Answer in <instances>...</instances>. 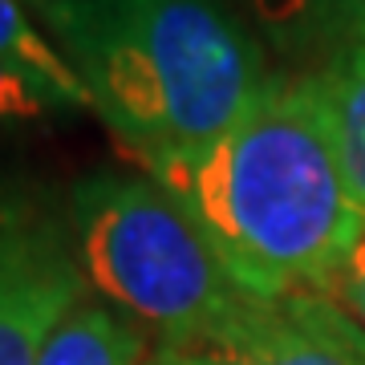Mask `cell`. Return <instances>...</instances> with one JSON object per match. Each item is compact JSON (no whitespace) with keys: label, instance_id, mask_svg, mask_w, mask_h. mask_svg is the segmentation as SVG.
Masks as SVG:
<instances>
[{"label":"cell","instance_id":"1","mask_svg":"<svg viewBox=\"0 0 365 365\" xmlns=\"http://www.w3.org/2000/svg\"><path fill=\"white\" fill-rule=\"evenodd\" d=\"M256 300L325 297L365 235L317 73H272L252 110L195 150L134 155Z\"/></svg>","mask_w":365,"mask_h":365},{"label":"cell","instance_id":"2","mask_svg":"<svg viewBox=\"0 0 365 365\" xmlns=\"http://www.w3.org/2000/svg\"><path fill=\"white\" fill-rule=\"evenodd\" d=\"M130 155L195 150L252 110L264 53L215 0H25Z\"/></svg>","mask_w":365,"mask_h":365},{"label":"cell","instance_id":"3","mask_svg":"<svg viewBox=\"0 0 365 365\" xmlns=\"http://www.w3.org/2000/svg\"><path fill=\"white\" fill-rule=\"evenodd\" d=\"M69 223L90 292L155 333L158 349L215 341L256 304L150 175L81 179L69 191Z\"/></svg>","mask_w":365,"mask_h":365},{"label":"cell","instance_id":"4","mask_svg":"<svg viewBox=\"0 0 365 365\" xmlns=\"http://www.w3.org/2000/svg\"><path fill=\"white\" fill-rule=\"evenodd\" d=\"M86 297L73 223L0 187V365H37L53 329Z\"/></svg>","mask_w":365,"mask_h":365},{"label":"cell","instance_id":"5","mask_svg":"<svg viewBox=\"0 0 365 365\" xmlns=\"http://www.w3.org/2000/svg\"><path fill=\"white\" fill-rule=\"evenodd\" d=\"M317 81L325 90L341 167H345L353 203H357V215L365 227V9L333 41V49L321 57Z\"/></svg>","mask_w":365,"mask_h":365},{"label":"cell","instance_id":"6","mask_svg":"<svg viewBox=\"0 0 365 365\" xmlns=\"http://www.w3.org/2000/svg\"><path fill=\"white\" fill-rule=\"evenodd\" d=\"M150 357V333L134 317L90 292L53 329L37 365H146Z\"/></svg>","mask_w":365,"mask_h":365},{"label":"cell","instance_id":"7","mask_svg":"<svg viewBox=\"0 0 365 365\" xmlns=\"http://www.w3.org/2000/svg\"><path fill=\"white\" fill-rule=\"evenodd\" d=\"M248 9L276 49L329 53L349 21L365 9V0H248Z\"/></svg>","mask_w":365,"mask_h":365},{"label":"cell","instance_id":"8","mask_svg":"<svg viewBox=\"0 0 365 365\" xmlns=\"http://www.w3.org/2000/svg\"><path fill=\"white\" fill-rule=\"evenodd\" d=\"M0 53L21 61V66H29V69H37L41 78L53 81L78 110H93L81 78L66 61V53L49 41V33L29 16L25 0H0Z\"/></svg>","mask_w":365,"mask_h":365},{"label":"cell","instance_id":"9","mask_svg":"<svg viewBox=\"0 0 365 365\" xmlns=\"http://www.w3.org/2000/svg\"><path fill=\"white\" fill-rule=\"evenodd\" d=\"M61 110H78V106L37 69L0 53V122H41Z\"/></svg>","mask_w":365,"mask_h":365},{"label":"cell","instance_id":"10","mask_svg":"<svg viewBox=\"0 0 365 365\" xmlns=\"http://www.w3.org/2000/svg\"><path fill=\"white\" fill-rule=\"evenodd\" d=\"M325 297L337 304L341 313H349L365 329V235L353 244V252L337 264V272L329 280Z\"/></svg>","mask_w":365,"mask_h":365},{"label":"cell","instance_id":"11","mask_svg":"<svg viewBox=\"0 0 365 365\" xmlns=\"http://www.w3.org/2000/svg\"><path fill=\"white\" fill-rule=\"evenodd\" d=\"M146 365H167V357H163V353L155 349V357H150V361H146Z\"/></svg>","mask_w":365,"mask_h":365}]
</instances>
